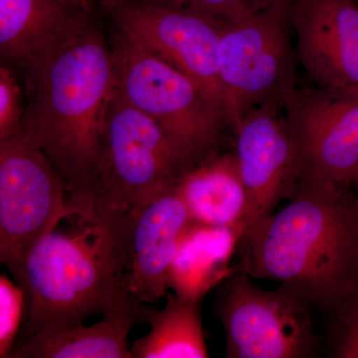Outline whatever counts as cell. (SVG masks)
Masks as SVG:
<instances>
[{
  "mask_svg": "<svg viewBox=\"0 0 358 358\" xmlns=\"http://www.w3.org/2000/svg\"><path fill=\"white\" fill-rule=\"evenodd\" d=\"M60 1L77 7V8L90 11V13L93 11L94 7L96 4V0H60Z\"/></svg>",
  "mask_w": 358,
  "mask_h": 358,
  "instance_id": "603a6c76",
  "label": "cell"
},
{
  "mask_svg": "<svg viewBox=\"0 0 358 358\" xmlns=\"http://www.w3.org/2000/svg\"><path fill=\"white\" fill-rule=\"evenodd\" d=\"M250 10L255 11L268 6L267 0H245Z\"/></svg>",
  "mask_w": 358,
  "mask_h": 358,
  "instance_id": "cb8c5ba5",
  "label": "cell"
},
{
  "mask_svg": "<svg viewBox=\"0 0 358 358\" xmlns=\"http://www.w3.org/2000/svg\"><path fill=\"white\" fill-rule=\"evenodd\" d=\"M352 185H355V190H357L358 194V178L355 179V180L353 181Z\"/></svg>",
  "mask_w": 358,
  "mask_h": 358,
  "instance_id": "d4e9b609",
  "label": "cell"
},
{
  "mask_svg": "<svg viewBox=\"0 0 358 358\" xmlns=\"http://www.w3.org/2000/svg\"><path fill=\"white\" fill-rule=\"evenodd\" d=\"M350 185L301 176L289 203L240 240L238 270L331 313L358 284V194Z\"/></svg>",
  "mask_w": 358,
  "mask_h": 358,
  "instance_id": "6da1fadb",
  "label": "cell"
},
{
  "mask_svg": "<svg viewBox=\"0 0 358 358\" xmlns=\"http://www.w3.org/2000/svg\"><path fill=\"white\" fill-rule=\"evenodd\" d=\"M274 0H267L268 4L272 3Z\"/></svg>",
  "mask_w": 358,
  "mask_h": 358,
  "instance_id": "484cf974",
  "label": "cell"
},
{
  "mask_svg": "<svg viewBox=\"0 0 358 358\" xmlns=\"http://www.w3.org/2000/svg\"><path fill=\"white\" fill-rule=\"evenodd\" d=\"M296 55L320 88L358 96L357 0H294Z\"/></svg>",
  "mask_w": 358,
  "mask_h": 358,
  "instance_id": "4fadbf2b",
  "label": "cell"
},
{
  "mask_svg": "<svg viewBox=\"0 0 358 358\" xmlns=\"http://www.w3.org/2000/svg\"><path fill=\"white\" fill-rule=\"evenodd\" d=\"M301 176L336 183L358 178V96L294 87L282 102Z\"/></svg>",
  "mask_w": 358,
  "mask_h": 358,
  "instance_id": "30bf717a",
  "label": "cell"
},
{
  "mask_svg": "<svg viewBox=\"0 0 358 358\" xmlns=\"http://www.w3.org/2000/svg\"><path fill=\"white\" fill-rule=\"evenodd\" d=\"M141 1L197 14V15L220 21V22L238 20L252 11L247 6L245 0H141Z\"/></svg>",
  "mask_w": 358,
  "mask_h": 358,
  "instance_id": "7402d4cb",
  "label": "cell"
},
{
  "mask_svg": "<svg viewBox=\"0 0 358 358\" xmlns=\"http://www.w3.org/2000/svg\"><path fill=\"white\" fill-rule=\"evenodd\" d=\"M162 310L150 308L145 322L150 333L131 346V358H206L202 324L203 300H188L167 291Z\"/></svg>",
  "mask_w": 358,
  "mask_h": 358,
  "instance_id": "ac0fdd59",
  "label": "cell"
},
{
  "mask_svg": "<svg viewBox=\"0 0 358 358\" xmlns=\"http://www.w3.org/2000/svg\"><path fill=\"white\" fill-rule=\"evenodd\" d=\"M185 169L162 129L115 91L103 129L92 223L129 219Z\"/></svg>",
  "mask_w": 358,
  "mask_h": 358,
  "instance_id": "8992f818",
  "label": "cell"
},
{
  "mask_svg": "<svg viewBox=\"0 0 358 358\" xmlns=\"http://www.w3.org/2000/svg\"><path fill=\"white\" fill-rule=\"evenodd\" d=\"M20 131L64 179L80 219L91 222L101 143L115 94L112 48L94 22L30 80Z\"/></svg>",
  "mask_w": 358,
  "mask_h": 358,
  "instance_id": "7a4b0ae2",
  "label": "cell"
},
{
  "mask_svg": "<svg viewBox=\"0 0 358 358\" xmlns=\"http://www.w3.org/2000/svg\"><path fill=\"white\" fill-rule=\"evenodd\" d=\"M192 223L176 179L131 214L122 235V268L126 288L136 300L154 303L166 296L169 270Z\"/></svg>",
  "mask_w": 358,
  "mask_h": 358,
  "instance_id": "7c38bea8",
  "label": "cell"
},
{
  "mask_svg": "<svg viewBox=\"0 0 358 358\" xmlns=\"http://www.w3.org/2000/svg\"><path fill=\"white\" fill-rule=\"evenodd\" d=\"M71 224L69 232L56 229L39 240L13 274L27 301L18 336L84 322L131 296L124 280L122 224Z\"/></svg>",
  "mask_w": 358,
  "mask_h": 358,
  "instance_id": "3957f363",
  "label": "cell"
},
{
  "mask_svg": "<svg viewBox=\"0 0 358 358\" xmlns=\"http://www.w3.org/2000/svg\"><path fill=\"white\" fill-rule=\"evenodd\" d=\"M92 22V13L60 0H0L2 60L29 82Z\"/></svg>",
  "mask_w": 358,
  "mask_h": 358,
  "instance_id": "5bb4252c",
  "label": "cell"
},
{
  "mask_svg": "<svg viewBox=\"0 0 358 358\" xmlns=\"http://www.w3.org/2000/svg\"><path fill=\"white\" fill-rule=\"evenodd\" d=\"M357 1H358V0H357Z\"/></svg>",
  "mask_w": 358,
  "mask_h": 358,
  "instance_id": "4316f807",
  "label": "cell"
},
{
  "mask_svg": "<svg viewBox=\"0 0 358 358\" xmlns=\"http://www.w3.org/2000/svg\"><path fill=\"white\" fill-rule=\"evenodd\" d=\"M26 109L23 106L22 89L13 67H0V140L20 131Z\"/></svg>",
  "mask_w": 358,
  "mask_h": 358,
  "instance_id": "44dd1931",
  "label": "cell"
},
{
  "mask_svg": "<svg viewBox=\"0 0 358 358\" xmlns=\"http://www.w3.org/2000/svg\"><path fill=\"white\" fill-rule=\"evenodd\" d=\"M24 289L6 275H0V358H8L26 315Z\"/></svg>",
  "mask_w": 358,
  "mask_h": 358,
  "instance_id": "ffe728a7",
  "label": "cell"
},
{
  "mask_svg": "<svg viewBox=\"0 0 358 358\" xmlns=\"http://www.w3.org/2000/svg\"><path fill=\"white\" fill-rule=\"evenodd\" d=\"M110 48L115 91L162 129L186 169L221 152L230 121L201 87L120 32Z\"/></svg>",
  "mask_w": 358,
  "mask_h": 358,
  "instance_id": "277c9868",
  "label": "cell"
},
{
  "mask_svg": "<svg viewBox=\"0 0 358 358\" xmlns=\"http://www.w3.org/2000/svg\"><path fill=\"white\" fill-rule=\"evenodd\" d=\"M96 4L117 32L189 77L229 119L218 65L224 22L141 0H96Z\"/></svg>",
  "mask_w": 358,
  "mask_h": 358,
  "instance_id": "9c48e42d",
  "label": "cell"
},
{
  "mask_svg": "<svg viewBox=\"0 0 358 358\" xmlns=\"http://www.w3.org/2000/svg\"><path fill=\"white\" fill-rule=\"evenodd\" d=\"M293 1L274 0L222 24L219 74L232 131L248 110L264 103L282 106L296 87Z\"/></svg>",
  "mask_w": 358,
  "mask_h": 358,
  "instance_id": "5b68a950",
  "label": "cell"
},
{
  "mask_svg": "<svg viewBox=\"0 0 358 358\" xmlns=\"http://www.w3.org/2000/svg\"><path fill=\"white\" fill-rule=\"evenodd\" d=\"M145 305L131 296L93 326L78 322L18 336L8 358H131L129 334L145 322Z\"/></svg>",
  "mask_w": 358,
  "mask_h": 358,
  "instance_id": "9a60e30c",
  "label": "cell"
},
{
  "mask_svg": "<svg viewBox=\"0 0 358 358\" xmlns=\"http://www.w3.org/2000/svg\"><path fill=\"white\" fill-rule=\"evenodd\" d=\"M176 187L193 223L232 228L243 236L248 194L234 150L212 155L185 169L176 178Z\"/></svg>",
  "mask_w": 358,
  "mask_h": 358,
  "instance_id": "2e32d148",
  "label": "cell"
},
{
  "mask_svg": "<svg viewBox=\"0 0 358 358\" xmlns=\"http://www.w3.org/2000/svg\"><path fill=\"white\" fill-rule=\"evenodd\" d=\"M64 220H80L79 212L50 160L21 131L0 140V262L13 275Z\"/></svg>",
  "mask_w": 358,
  "mask_h": 358,
  "instance_id": "ba28073f",
  "label": "cell"
},
{
  "mask_svg": "<svg viewBox=\"0 0 358 358\" xmlns=\"http://www.w3.org/2000/svg\"><path fill=\"white\" fill-rule=\"evenodd\" d=\"M327 315L329 324L322 338L327 357L358 358V284Z\"/></svg>",
  "mask_w": 358,
  "mask_h": 358,
  "instance_id": "d6986e66",
  "label": "cell"
},
{
  "mask_svg": "<svg viewBox=\"0 0 358 358\" xmlns=\"http://www.w3.org/2000/svg\"><path fill=\"white\" fill-rule=\"evenodd\" d=\"M233 134L238 166L248 194L244 238L282 200L294 196L301 171L293 133L279 103H264L248 110Z\"/></svg>",
  "mask_w": 358,
  "mask_h": 358,
  "instance_id": "8fae6325",
  "label": "cell"
},
{
  "mask_svg": "<svg viewBox=\"0 0 358 358\" xmlns=\"http://www.w3.org/2000/svg\"><path fill=\"white\" fill-rule=\"evenodd\" d=\"M315 308L293 289H264L238 270L217 287L213 313L222 322L228 358H313L322 338L313 322Z\"/></svg>",
  "mask_w": 358,
  "mask_h": 358,
  "instance_id": "52a82bcc",
  "label": "cell"
},
{
  "mask_svg": "<svg viewBox=\"0 0 358 358\" xmlns=\"http://www.w3.org/2000/svg\"><path fill=\"white\" fill-rule=\"evenodd\" d=\"M241 234L232 228L192 223L183 237L169 274V289L188 300H203L235 271L229 262Z\"/></svg>",
  "mask_w": 358,
  "mask_h": 358,
  "instance_id": "e0dca14e",
  "label": "cell"
}]
</instances>
